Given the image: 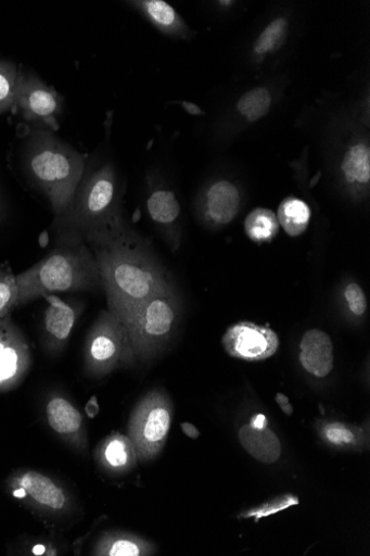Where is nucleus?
<instances>
[{
	"label": "nucleus",
	"mask_w": 370,
	"mask_h": 556,
	"mask_svg": "<svg viewBox=\"0 0 370 556\" xmlns=\"http://www.w3.org/2000/svg\"><path fill=\"white\" fill-rule=\"evenodd\" d=\"M48 426L64 442L77 451L88 447V438L82 415L75 404L63 393H51L44 403Z\"/></svg>",
	"instance_id": "obj_13"
},
{
	"label": "nucleus",
	"mask_w": 370,
	"mask_h": 556,
	"mask_svg": "<svg viewBox=\"0 0 370 556\" xmlns=\"http://www.w3.org/2000/svg\"><path fill=\"white\" fill-rule=\"evenodd\" d=\"M21 117L34 129L58 130L64 99L55 88L33 74H25L15 103Z\"/></svg>",
	"instance_id": "obj_9"
},
{
	"label": "nucleus",
	"mask_w": 370,
	"mask_h": 556,
	"mask_svg": "<svg viewBox=\"0 0 370 556\" xmlns=\"http://www.w3.org/2000/svg\"><path fill=\"white\" fill-rule=\"evenodd\" d=\"M82 239L95 258L109 311L118 318L150 298L174 291L167 273L126 232L118 214Z\"/></svg>",
	"instance_id": "obj_1"
},
{
	"label": "nucleus",
	"mask_w": 370,
	"mask_h": 556,
	"mask_svg": "<svg viewBox=\"0 0 370 556\" xmlns=\"http://www.w3.org/2000/svg\"><path fill=\"white\" fill-rule=\"evenodd\" d=\"M299 503L298 497L293 494H286L283 496H279L269 502L263 503L260 507L252 509L241 515V518L248 519L253 518L255 521H259L263 518L270 517L283 510H286L293 505H297Z\"/></svg>",
	"instance_id": "obj_29"
},
{
	"label": "nucleus",
	"mask_w": 370,
	"mask_h": 556,
	"mask_svg": "<svg viewBox=\"0 0 370 556\" xmlns=\"http://www.w3.org/2000/svg\"><path fill=\"white\" fill-rule=\"evenodd\" d=\"M174 413L169 394L161 389L150 391L138 402L128 425V437L136 448L138 462H151L163 452Z\"/></svg>",
	"instance_id": "obj_7"
},
{
	"label": "nucleus",
	"mask_w": 370,
	"mask_h": 556,
	"mask_svg": "<svg viewBox=\"0 0 370 556\" xmlns=\"http://www.w3.org/2000/svg\"><path fill=\"white\" fill-rule=\"evenodd\" d=\"M345 298L349 311L355 316H362L367 311V300L362 289L357 283H350L346 287Z\"/></svg>",
	"instance_id": "obj_30"
},
{
	"label": "nucleus",
	"mask_w": 370,
	"mask_h": 556,
	"mask_svg": "<svg viewBox=\"0 0 370 556\" xmlns=\"http://www.w3.org/2000/svg\"><path fill=\"white\" fill-rule=\"evenodd\" d=\"M240 211V192L229 181H218L205 195L206 216L219 225L231 223Z\"/></svg>",
	"instance_id": "obj_18"
},
{
	"label": "nucleus",
	"mask_w": 370,
	"mask_h": 556,
	"mask_svg": "<svg viewBox=\"0 0 370 556\" xmlns=\"http://www.w3.org/2000/svg\"><path fill=\"white\" fill-rule=\"evenodd\" d=\"M222 343L230 357L247 363L266 362L276 355L280 346L276 331L248 321L231 326Z\"/></svg>",
	"instance_id": "obj_11"
},
{
	"label": "nucleus",
	"mask_w": 370,
	"mask_h": 556,
	"mask_svg": "<svg viewBox=\"0 0 370 556\" xmlns=\"http://www.w3.org/2000/svg\"><path fill=\"white\" fill-rule=\"evenodd\" d=\"M276 401L279 404V407L281 408V410L286 416H289V417L293 416L294 408H293L292 404L290 403L288 395H285L284 393H278L276 396Z\"/></svg>",
	"instance_id": "obj_31"
},
{
	"label": "nucleus",
	"mask_w": 370,
	"mask_h": 556,
	"mask_svg": "<svg viewBox=\"0 0 370 556\" xmlns=\"http://www.w3.org/2000/svg\"><path fill=\"white\" fill-rule=\"evenodd\" d=\"M180 319V303L174 291L158 294L122 316L136 362L150 363L171 341Z\"/></svg>",
	"instance_id": "obj_4"
},
{
	"label": "nucleus",
	"mask_w": 370,
	"mask_h": 556,
	"mask_svg": "<svg viewBox=\"0 0 370 556\" xmlns=\"http://www.w3.org/2000/svg\"><path fill=\"white\" fill-rule=\"evenodd\" d=\"M127 331L111 311H102L88 331L84 367L88 377L100 379L135 365Z\"/></svg>",
	"instance_id": "obj_6"
},
{
	"label": "nucleus",
	"mask_w": 370,
	"mask_h": 556,
	"mask_svg": "<svg viewBox=\"0 0 370 556\" xmlns=\"http://www.w3.org/2000/svg\"><path fill=\"white\" fill-rule=\"evenodd\" d=\"M272 98L266 88H255L244 93L239 101V111L250 122L266 116L271 108Z\"/></svg>",
	"instance_id": "obj_26"
},
{
	"label": "nucleus",
	"mask_w": 370,
	"mask_h": 556,
	"mask_svg": "<svg viewBox=\"0 0 370 556\" xmlns=\"http://www.w3.org/2000/svg\"><path fill=\"white\" fill-rule=\"evenodd\" d=\"M181 429H182L183 433L187 437H189L190 439L195 440V439H197L200 437L199 429L194 425H192L190 422L181 424Z\"/></svg>",
	"instance_id": "obj_32"
},
{
	"label": "nucleus",
	"mask_w": 370,
	"mask_h": 556,
	"mask_svg": "<svg viewBox=\"0 0 370 556\" xmlns=\"http://www.w3.org/2000/svg\"><path fill=\"white\" fill-rule=\"evenodd\" d=\"M156 552L155 545L146 539L124 531L104 532L94 543V556H150Z\"/></svg>",
	"instance_id": "obj_16"
},
{
	"label": "nucleus",
	"mask_w": 370,
	"mask_h": 556,
	"mask_svg": "<svg viewBox=\"0 0 370 556\" xmlns=\"http://www.w3.org/2000/svg\"><path fill=\"white\" fill-rule=\"evenodd\" d=\"M17 278L20 307L60 292H94L102 289L92 251L82 239L59 238L49 254Z\"/></svg>",
	"instance_id": "obj_3"
},
{
	"label": "nucleus",
	"mask_w": 370,
	"mask_h": 556,
	"mask_svg": "<svg viewBox=\"0 0 370 556\" xmlns=\"http://www.w3.org/2000/svg\"><path fill=\"white\" fill-rule=\"evenodd\" d=\"M144 12L150 20L166 30H171L179 27L180 20L176 11L163 0H149V2L141 3Z\"/></svg>",
	"instance_id": "obj_27"
},
{
	"label": "nucleus",
	"mask_w": 370,
	"mask_h": 556,
	"mask_svg": "<svg viewBox=\"0 0 370 556\" xmlns=\"http://www.w3.org/2000/svg\"><path fill=\"white\" fill-rule=\"evenodd\" d=\"M246 235L257 243L270 242L279 232V220L266 208L253 211L245 220Z\"/></svg>",
	"instance_id": "obj_23"
},
{
	"label": "nucleus",
	"mask_w": 370,
	"mask_h": 556,
	"mask_svg": "<svg viewBox=\"0 0 370 556\" xmlns=\"http://www.w3.org/2000/svg\"><path fill=\"white\" fill-rule=\"evenodd\" d=\"M310 215L306 202L297 198H288L279 208L278 220L288 235L297 237L306 230Z\"/></svg>",
	"instance_id": "obj_21"
},
{
	"label": "nucleus",
	"mask_w": 370,
	"mask_h": 556,
	"mask_svg": "<svg viewBox=\"0 0 370 556\" xmlns=\"http://www.w3.org/2000/svg\"><path fill=\"white\" fill-rule=\"evenodd\" d=\"M17 307H20L17 278L8 265L0 264V319L11 317Z\"/></svg>",
	"instance_id": "obj_25"
},
{
	"label": "nucleus",
	"mask_w": 370,
	"mask_h": 556,
	"mask_svg": "<svg viewBox=\"0 0 370 556\" xmlns=\"http://www.w3.org/2000/svg\"><path fill=\"white\" fill-rule=\"evenodd\" d=\"M146 208L151 219L165 227H174L181 214L177 195L168 189L152 191L146 201Z\"/></svg>",
	"instance_id": "obj_20"
},
{
	"label": "nucleus",
	"mask_w": 370,
	"mask_h": 556,
	"mask_svg": "<svg viewBox=\"0 0 370 556\" xmlns=\"http://www.w3.org/2000/svg\"><path fill=\"white\" fill-rule=\"evenodd\" d=\"M23 76L16 64L0 61V115L15 108Z\"/></svg>",
	"instance_id": "obj_22"
},
{
	"label": "nucleus",
	"mask_w": 370,
	"mask_h": 556,
	"mask_svg": "<svg viewBox=\"0 0 370 556\" xmlns=\"http://www.w3.org/2000/svg\"><path fill=\"white\" fill-rule=\"evenodd\" d=\"M316 428L322 441L333 448L363 451L367 447L368 435L363 428L340 421H320Z\"/></svg>",
	"instance_id": "obj_19"
},
{
	"label": "nucleus",
	"mask_w": 370,
	"mask_h": 556,
	"mask_svg": "<svg viewBox=\"0 0 370 556\" xmlns=\"http://www.w3.org/2000/svg\"><path fill=\"white\" fill-rule=\"evenodd\" d=\"M31 367V351L23 331L11 317L0 319V392L22 384Z\"/></svg>",
	"instance_id": "obj_10"
},
{
	"label": "nucleus",
	"mask_w": 370,
	"mask_h": 556,
	"mask_svg": "<svg viewBox=\"0 0 370 556\" xmlns=\"http://www.w3.org/2000/svg\"><path fill=\"white\" fill-rule=\"evenodd\" d=\"M302 367L317 378L328 377L334 367V348L331 337L323 330L311 329L301 340Z\"/></svg>",
	"instance_id": "obj_15"
},
{
	"label": "nucleus",
	"mask_w": 370,
	"mask_h": 556,
	"mask_svg": "<svg viewBox=\"0 0 370 556\" xmlns=\"http://www.w3.org/2000/svg\"><path fill=\"white\" fill-rule=\"evenodd\" d=\"M48 307L42 319V341L51 356H58L66 348L78 319L84 312V303L66 301L56 295L47 296Z\"/></svg>",
	"instance_id": "obj_12"
},
{
	"label": "nucleus",
	"mask_w": 370,
	"mask_h": 556,
	"mask_svg": "<svg viewBox=\"0 0 370 556\" xmlns=\"http://www.w3.org/2000/svg\"><path fill=\"white\" fill-rule=\"evenodd\" d=\"M343 173L349 182L367 184L370 180V149L366 144L352 147L345 155Z\"/></svg>",
	"instance_id": "obj_24"
},
{
	"label": "nucleus",
	"mask_w": 370,
	"mask_h": 556,
	"mask_svg": "<svg viewBox=\"0 0 370 556\" xmlns=\"http://www.w3.org/2000/svg\"><path fill=\"white\" fill-rule=\"evenodd\" d=\"M288 30V22L279 18L264 30L255 42V52L259 55L272 52L283 40Z\"/></svg>",
	"instance_id": "obj_28"
},
{
	"label": "nucleus",
	"mask_w": 370,
	"mask_h": 556,
	"mask_svg": "<svg viewBox=\"0 0 370 556\" xmlns=\"http://www.w3.org/2000/svg\"><path fill=\"white\" fill-rule=\"evenodd\" d=\"M239 440L250 456L261 464L272 465L281 458V441L268 426L245 425L239 430Z\"/></svg>",
	"instance_id": "obj_17"
},
{
	"label": "nucleus",
	"mask_w": 370,
	"mask_h": 556,
	"mask_svg": "<svg viewBox=\"0 0 370 556\" xmlns=\"http://www.w3.org/2000/svg\"><path fill=\"white\" fill-rule=\"evenodd\" d=\"M116 192L111 165L105 164L90 175L85 173L68 212L55 223L59 238L82 239L87 232L107 223L117 214Z\"/></svg>",
	"instance_id": "obj_5"
},
{
	"label": "nucleus",
	"mask_w": 370,
	"mask_h": 556,
	"mask_svg": "<svg viewBox=\"0 0 370 556\" xmlns=\"http://www.w3.org/2000/svg\"><path fill=\"white\" fill-rule=\"evenodd\" d=\"M30 181L49 200L56 220L68 212L86 170V157L46 129H33L24 149Z\"/></svg>",
	"instance_id": "obj_2"
},
{
	"label": "nucleus",
	"mask_w": 370,
	"mask_h": 556,
	"mask_svg": "<svg viewBox=\"0 0 370 556\" xmlns=\"http://www.w3.org/2000/svg\"><path fill=\"white\" fill-rule=\"evenodd\" d=\"M98 466L112 476L131 472L138 463L137 452L128 435L113 433L101 441L94 453Z\"/></svg>",
	"instance_id": "obj_14"
},
{
	"label": "nucleus",
	"mask_w": 370,
	"mask_h": 556,
	"mask_svg": "<svg viewBox=\"0 0 370 556\" xmlns=\"http://www.w3.org/2000/svg\"><path fill=\"white\" fill-rule=\"evenodd\" d=\"M7 490L14 498L42 516L64 517L74 509V500L67 489L36 470L14 472L7 481Z\"/></svg>",
	"instance_id": "obj_8"
}]
</instances>
